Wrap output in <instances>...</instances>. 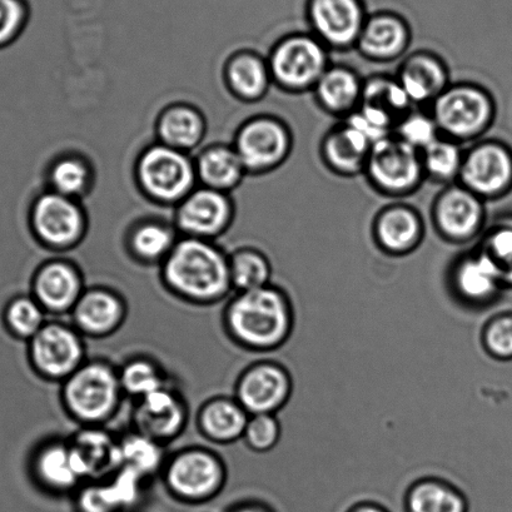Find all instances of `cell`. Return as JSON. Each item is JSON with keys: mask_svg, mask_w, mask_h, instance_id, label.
Wrapping results in <instances>:
<instances>
[{"mask_svg": "<svg viewBox=\"0 0 512 512\" xmlns=\"http://www.w3.org/2000/svg\"><path fill=\"white\" fill-rule=\"evenodd\" d=\"M233 291L246 292L270 286L273 266L265 253L253 248H242L230 257Z\"/></svg>", "mask_w": 512, "mask_h": 512, "instance_id": "34", "label": "cell"}, {"mask_svg": "<svg viewBox=\"0 0 512 512\" xmlns=\"http://www.w3.org/2000/svg\"><path fill=\"white\" fill-rule=\"evenodd\" d=\"M228 83L233 92L247 101L261 99L272 82L268 63L252 53L232 58L227 69Z\"/></svg>", "mask_w": 512, "mask_h": 512, "instance_id": "32", "label": "cell"}, {"mask_svg": "<svg viewBox=\"0 0 512 512\" xmlns=\"http://www.w3.org/2000/svg\"><path fill=\"white\" fill-rule=\"evenodd\" d=\"M59 386L62 409L81 427L106 425L121 410L126 397L118 367L104 359L87 360Z\"/></svg>", "mask_w": 512, "mask_h": 512, "instance_id": "3", "label": "cell"}, {"mask_svg": "<svg viewBox=\"0 0 512 512\" xmlns=\"http://www.w3.org/2000/svg\"><path fill=\"white\" fill-rule=\"evenodd\" d=\"M31 474L38 487L53 496L74 495L84 484L74 466L68 439L61 437L44 440L36 447Z\"/></svg>", "mask_w": 512, "mask_h": 512, "instance_id": "20", "label": "cell"}, {"mask_svg": "<svg viewBox=\"0 0 512 512\" xmlns=\"http://www.w3.org/2000/svg\"><path fill=\"white\" fill-rule=\"evenodd\" d=\"M350 512H389L376 504H362L354 507Z\"/></svg>", "mask_w": 512, "mask_h": 512, "instance_id": "47", "label": "cell"}, {"mask_svg": "<svg viewBox=\"0 0 512 512\" xmlns=\"http://www.w3.org/2000/svg\"><path fill=\"white\" fill-rule=\"evenodd\" d=\"M412 104H431L449 84V72L441 58L429 52L411 54L396 77Z\"/></svg>", "mask_w": 512, "mask_h": 512, "instance_id": "26", "label": "cell"}, {"mask_svg": "<svg viewBox=\"0 0 512 512\" xmlns=\"http://www.w3.org/2000/svg\"><path fill=\"white\" fill-rule=\"evenodd\" d=\"M364 81L354 69L330 66L322 74L313 92L318 104L335 116H350L360 106Z\"/></svg>", "mask_w": 512, "mask_h": 512, "instance_id": "28", "label": "cell"}, {"mask_svg": "<svg viewBox=\"0 0 512 512\" xmlns=\"http://www.w3.org/2000/svg\"><path fill=\"white\" fill-rule=\"evenodd\" d=\"M119 452L122 466L136 471L146 480L161 475L168 457L166 446L136 430L119 436Z\"/></svg>", "mask_w": 512, "mask_h": 512, "instance_id": "30", "label": "cell"}, {"mask_svg": "<svg viewBox=\"0 0 512 512\" xmlns=\"http://www.w3.org/2000/svg\"><path fill=\"white\" fill-rule=\"evenodd\" d=\"M424 236V222L410 206L386 207L377 215L374 223L376 246L386 255L409 256L419 250Z\"/></svg>", "mask_w": 512, "mask_h": 512, "instance_id": "24", "label": "cell"}, {"mask_svg": "<svg viewBox=\"0 0 512 512\" xmlns=\"http://www.w3.org/2000/svg\"><path fill=\"white\" fill-rule=\"evenodd\" d=\"M205 119L195 108L187 106H176L167 109L158 122V134L163 144L188 151L195 148L205 136Z\"/></svg>", "mask_w": 512, "mask_h": 512, "instance_id": "29", "label": "cell"}, {"mask_svg": "<svg viewBox=\"0 0 512 512\" xmlns=\"http://www.w3.org/2000/svg\"><path fill=\"white\" fill-rule=\"evenodd\" d=\"M365 173L377 191L394 197L410 195L426 177L421 152L395 134L372 146Z\"/></svg>", "mask_w": 512, "mask_h": 512, "instance_id": "8", "label": "cell"}, {"mask_svg": "<svg viewBox=\"0 0 512 512\" xmlns=\"http://www.w3.org/2000/svg\"><path fill=\"white\" fill-rule=\"evenodd\" d=\"M68 442L74 466L84 484L106 480L122 467L119 437L104 426L81 427Z\"/></svg>", "mask_w": 512, "mask_h": 512, "instance_id": "19", "label": "cell"}, {"mask_svg": "<svg viewBox=\"0 0 512 512\" xmlns=\"http://www.w3.org/2000/svg\"><path fill=\"white\" fill-rule=\"evenodd\" d=\"M118 375L124 396L136 401L169 385L162 366L149 356L131 357L118 367Z\"/></svg>", "mask_w": 512, "mask_h": 512, "instance_id": "33", "label": "cell"}, {"mask_svg": "<svg viewBox=\"0 0 512 512\" xmlns=\"http://www.w3.org/2000/svg\"><path fill=\"white\" fill-rule=\"evenodd\" d=\"M77 512H129L121 489L111 477L89 481L74 494Z\"/></svg>", "mask_w": 512, "mask_h": 512, "instance_id": "38", "label": "cell"}, {"mask_svg": "<svg viewBox=\"0 0 512 512\" xmlns=\"http://www.w3.org/2000/svg\"><path fill=\"white\" fill-rule=\"evenodd\" d=\"M246 168L235 148L217 146L201 154L197 173L208 188L217 191L230 190L242 180Z\"/></svg>", "mask_w": 512, "mask_h": 512, "instance_id": "31", "label": "cell"}, {"mask_svg": "<svg viewBox=\"0 0 512 512\" xmlns=\"http://www.w3.org/2000/svg\"><path fill=\"white\" fill-rule=\"evenodd\" d=\"M176 243L175 235L169 228L159 223H146L132 233L129 251L144 265H162Z\"/></svg>", "mask_w": 512, "mask_h": 512, "instance_id": "37", "label": "cell"}, {"mask_svg": "<svg viewBox=\"0 0 512 512\" xmlns=\"http://www.w3.org/2000/svg\"><path fill=\"white\" fill-rule=\"evenodd\" d=\"M190 407L185 396L171 384L136 401L132 412L133 430L167 446L185 432Z\"/></svg>", "mask_w": 512, "mask_h": 512, "instance_id": "13", "label": "cell"}, {"mask_svg": "<svg viewBox=\"0 0 512 512\" xmlns=\"http://www.w3.org/2000/svg\"><path fill=\"white\" fill-rule=\"evenodd\" d=\"M306 17L328 49L346 51L356 48L369 14L364 0H307Z\"/></svg>", "mask_w": 512, "mask_h": 512, "instance_id": "11", "label": "cell"}, {"mask_svg": "<svg viewBox=\"0 0 512 512\" xmlns=\"http://www.w3.org/2000/svg\"><path fill=\"white\" fill-rule=\"evenodd\" d=\"M281 437V424L276 415H252L247 422L242 442L252 454H267L275 449Z\"/></svg>", "mask_w": 512, "mask_h": 512, "instance_id": "41", "label": "cell"}, {"mask_svg": "<svg viewBox=\"0 0 512 512\" xmlns=\"http://www.w3.org/2000/svg\"><path fill=\"white\" fill-rule=\"evenodd\" d=\"M137 175L142 190L159 202L185 200L196 182V169L185 152L163 143L142 154Z\"/></svg>", "mask_w": 512, "mask_h": 512, "instance_id": "9", "label": "cell"}, {"mask_svg": "<svg viewBox=\"0 0 512 512\" xmlns=\"http://www.w3.org/2000/svg\"><path fill=\"white\" fill-rule=\"evenodd\" d=\"M222 325L232 344L243 351L268 354L290 336V302L285 292L273 285L235 292L223 308Z\"/></svg>", "mask_w": 512, "mask_h": 512, "instance_id": "2", "label": "cell"}, {"mask_svg": "<svg viewBox=\"0 0 512 512\" xmlns=\"http://www.w3.org/2000/svg\"><path fill=\"white\" fill-rule=\"evenodd\" d=\"M464 156L459 142L444 136L437 138L421 152L425 176L437 182L459 180Z\"/></svg>", "mask_w": 512, "mask_h": 512, "instance_id": "36", "label": "cell"}, {"mask_svg": "<svg viewBox=\"0 0 512 512\" xmlns=\"http://www.w3.org/2000/svg\"><path fill=\"white\" fill-rule=\"evenodd\" d=\"M257 356L238 375L233 396L250 416L275 415L291 395V377L270 357Z\"/></svg>", "mask_w": 512, "mask_h": 512, "instance_id": "10", "label": "cell"}, {"mask_svg": "<svg viewBox=\"0 0 512 512\" xmlns=\"http://www.w3.org/2000/svg\"><path fill=\"white\" fill-rule=\"evenodd\" d=\"M450 278L457 295L471 303L494 301L505 291L499 267L479 247L456 257Z\"/></svg>", "mask_w": 512, "mask_h": 512, "instance_id": "21", "label": "cell"}, {"mask_svg": "<svg viewBox=\"0 0 512 512\" xmlns=\"http://www.w3.org/2000/svg\"><path fill=\"white\" fill-rule=\"evenodd\" d=\"M479 248L499 267L502 285L512 288V228H495L480 242Z\"/></svg>", "mask_w": 512, "mask_h": 512, "instance_id": "43", "label": "cell"}, {"mask_svg": "<svg viewBox=\"0 0 512 512\" xmlns=\"http://www.w3.org/2000/svg\"><path fill=\"white\" fill-rule=\"evenodd\" d=\"M159 476L173 499L182 504L202 505L222 494L228 470L217 452L205 446H187L168 455Z\"/></svg>", "mask_w": 512, "mask_h": 512, "instance_id": "4", "label": "cell"}, {"mask_svg": "<svg viewBox=\"0 0 512 512\" xmlns=\"http://www.w3.org/2000/svg\"><path fill=\"white\" fill-rule=\"evenodd\" d=\"M33 227L44 245L52 250H68L83 236V212L72 198L47 193L34 205Z\"/></svg>", "mask_w": 512, "mask_h": 512, "instance_id": "18", "label": "cell"}, {"mask_svg": "<svg viewBox=\"0 0 512 512\" xmlns=\"http://www.w3.org/2000/svg\"><path fill=\"white\" fill-rule=\"evenodd\" d=\"M430 114L444 137L460 143L479 138L487 131L495 106L484 88L459 83L447 87L431 103Z\"/></svg>", "mask_w": 512, "mask_h": 512, "instance_id": "5", "label": "cell"}, {"mask_svg": "<svg viewBox=\"0 0 512 512\" xmlns=\"http://www.w3.org/2000/svg\"><path fill=\"white\" fill-rule=\"evenodd\" d=\"M161 282L177 300L193 306H215L233 291L230 257L201 238L176 243L162 263Z\"/></svg>", "mask_w": 512, "mask_h": 512, "instance_id": "1", "label": "cell"}, {"mask_svg": "<svg viewBox=\"0 0 512 512\" xmlns=\"http://www.w3.org/2000/svg\"><path fill=\"white\" fill-rule=\"evenodd\" d=\"M27 18L22 0H0V46L18 36Z\"/></svg>", "mask_w": 512, "mask_h": 512, "instance_id": "45", "label": "cell"}, {"mask_svg": "<svg viewBox=\"0 0 512 512\" xmlns=\"http://www.w3.org/2000/svg\"><path fill=\"white\" fill-rule=\"evenodd\" d=\"M461 186L481 200L499 197L512 185V154L497 142H480L465 153Z\"/></svg>", "mask_w": 512, "mask_h": 512, "instance_id": "14", "label": "cell"}, {"mask_svg": "<svg viewBox=\"0 0 512 512\" xmlns=\"http://www.w3.org/2000/svg\"><path fill=\"white\" fill-rule=\"evenodd\" d=\"M394 134L420 152L441 137L439 127L431 114L414 111V109L401 119Z\"/></svg>", "mask_w": 512, "mask_h": 512, "instance_id": "40", "label": "cell"}, {"mask_svg": "<svg viewBox=\"0 0 512 512\" xmlns=\"http://www.w3.org/2000/svg\"><path fill=\"white\" fill-rule=\"evenodd\" d=\"M71 323L84 337L103 340L117 333L128 317V303L113 288H86L71 313Z\"/></svg>", "mask_w": 512, "mask_h": 512, "instance_id": "17", "label": "cell"}, {"mask_svg": "<svg viewBox=\"0 0 512 512\" xmlns=\"http://www.w3.org/2000/svg\"><path fill=\"white\" fill-rule=\"evenodd\" d=\"M328 51L312 33H293L280 39L267 61L272 81L292 93L313 91L330 67Z\"/></svg>", "mask_w": 512, "mask_h": 512, "instance_id": "7", "label": "cell"}, {"mask_svg": "<svg viewBox=\"0 0 512 512\" xmlns=\"http://www.w3.org/2000/svg\"><path fill=\"white\" fill-rule=\"evenodd\" d=\"M411 29L400 14L382 11L371 14L362 29L356 48L372 62H391L409 48Z\"/></svg>", "mask_w": 512, "mask_h": 512, "instance_id": "23", "label": "cell"}, {"mask_svg": "<svg viewBox=\"0 0 512 512\" xmlns=\"http://www.w3.org/2000/svg\"><path fill=\"white\" fill-rule=\"evenodd\" d=\"M250 415L235 396H213L200 406L196 426L203 439L216 445L242 441Z\"/></svg>", "mask_w": 512, "mask_h": 512, "instance_id": "25", "label": "cell"}, {"mask_svg": "<svg viewBox=\"0 0 512 512\" xmlns=\"http://www.w3.org/2000/svg\"><path fill=\"white\" fill-rule=\"evenodd\" d=\"M51 182L54 192L66 197H73L86 190L89 182V171L77 158H63L54 164L51 171Z\"/></svg>", "mask_w": 512, "mask_h": 512, "instance_id": "42", "label": "cell"}, {"mask_svg": "<svg viewBox=\"0 0 512 512\" xmlns=\"http://www.w3.org/2000/svg\"><path fill=\"white\" fill-rule=\"evenodd\" d=\"M86 288L82 272L74 263L49 260L34 273L31 295L48 316H69Z\"/></svg>", "mask_w": 512, "mask_h": 512, "instance_id": "16", "label": "cell"}, {"mask_svg": "<svg viewBox=\"0 0 512 512\" xmlns=\"http://www.w3.org/2000/svg\"><path fill=\"white\" fill-rule=\"evenodd\" d=\"M487 351L500 360H512V312L494 318L484 333Z\"/></svg>", "mask_w": 512, "mask_h": 512, "instance_id": "44", "label": "cell"}, {"mask_svg": "<svg viewBox=\"0 0 512 512\" xmlns=\"http://www.w3.org/2000/svg\"><path fill=\"white\" fill-rule=\"evenodd\" d=\"M87 359L86 337L71 322L48 320L28 341V361L34 374L61 385Z\"/></svg>", "mask_w": 512, "mask_h": 512, "instance_id": "6", "label": "cell"}, {"mask_svg": "<svg viewBox=\"0 0 512 512\" xmlns=\"http://www.w3.org/2000/svg\"><path fill=\"white\" fill-rule=\"evenodd\" d=\"M235 149L246 171L268 172L290 156L292 134L280 119L253 118L238 132Z\"/></svg>", "mask_w": 512, "mask_h": 512, "instance_id": "12", "label": "cell"}, {"mask_svg": "<svg viewBox=\"0 0 512 512\" xmlns=\"http://www.w3.org/2000/svg\"><path fill=\"white\" fill-rule=\"evenodd\" d=\"M232 207L225 193L212 188L191 192L177 211V225L191 237L220 235L230 223Z\"/></svg>", "mask_w": 512, "mask_h": 512, "instance_id": "22", "label": "cell"}, {"mask_svg": "<svg viewBox=\"0 0 512 512\" xmlns=\"http://www.w3.org/2000/svg\"><path fill=\"white\" fill-rule=\"evenodd\" d=\"M432 217L444 240L462 245L481 232L485 221L484 200L460 183L451 185L436 198Z\"/></svg>", "mask_w": 512, "mask_h": 512, "instance_id": "15", "label": "cell"}, {"mask_svg": "<svg viewBox=\"0 0 512 512\" xmlns=\"http://www.w3.org/2000/svg\"><path fill=\"white\" fill-rule=\"evenodd\" d=\"M372 146L374 143L364 133L344 122L332 128L322 139L321 154L332 172L355 176L365 172Z\"/></svg>", "mask_w": 512, "mask_h": 512, "instance_id": "27", "label": "cell"}, {"mask_svg": "<svg viewBox=\"0 0 512 512\" xmlns=\"http://www.w3.org/2000/svg\"><path fill=\"white\" fill-rule=\"evenodd\" d=\"M407 512H467V502L444 482L426 480L410 490Z\"/></svg>", "mask_w": 512, "mask_h": 512, "instance_id": "35", "label": "cell"}, {"mask_svg": "<svg viewBox=\"0 0 512 512\" xmlns=\"http://www.w3.org/2000/svg\"><path fill=\"white\" fill-rule=\"evenodd\" d=\"M47 316L36 298L32 295H24L13 298L8 303L4 320H6L8 331L14 337L28 342L46 325Z\"/></svg>", "mask_w": 512, "mask_h": 512, "instance_id": "39", "label": "cell"}, {"mask_svg": "<svg viewBox=\"0 0 512 512\" xmlns=\"http://www.w3.org/2000/svg\"><path fill=\"white\" fill-rule=\"evenodd\" d=\"M227 512H277L270 502L261 500H246L233 505Z\"/></svg>", "mask_w": 512, "mask_h": 512, "instance_id": "46", "label": "cell"}]
</instances>
